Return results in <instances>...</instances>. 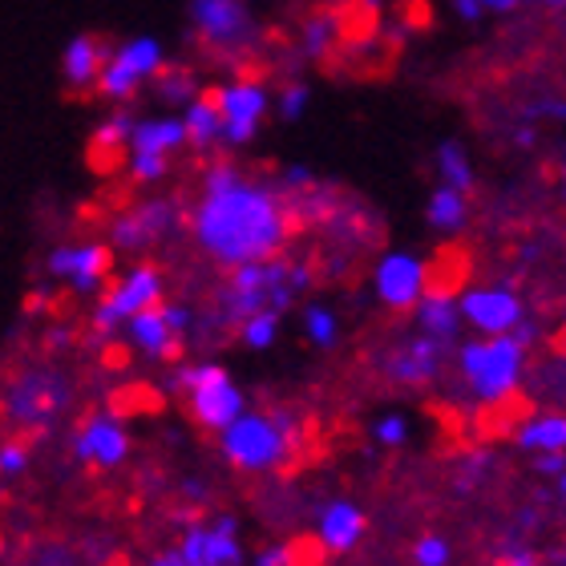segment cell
<instances>
[{
  "instance_id": "8",
  "label": "cell",
  "mask_w": 566,
  "mask_h": 566,
  "mask_svg": "<svg viewBox=\"0 0 566 566\" xmlns=\"http://www.w3.org/2000/svg\"><path fill=\"white\" fill-rule=\"evenodd\" d=\"M429 287H433V275L417 251H389L373 272V292L389 312H413Z\"/></svg>"
},
{
  "instance_id": "18",
  "label": "cell",
  "mask_w": 566,
  "mask_h": 566,
  "mask_svg": "<svg viewBox=\"0 0 566 566\" xmlns=\"http://www.w3.org/2000/svg\"><path fill=\"white\" fill-rule=\"evenodd\" d=\"M109 53H114V49H109L97 33L73 36L70 45H65V53H61L65 85H70V90H94L97 73H102V65L109 61Z\"/></svg>"
},
{
  "instance_id": "16",
  "label": "cell",
  "mask_w": 566,
  "mask_h": 566,
  "mask_svg": "<svg viewBox=\"0 0 566 566\" xmlns=\"http://www.w3.org/2000/svg\"><path fill=\"white\" fill-rule=\"evenodd\" d=\"M446 344L429 340V336H421L417 332L413 340H405L397 353L389 356V377L397 380V385H409V389H421V385H429V380L441 373V360H446Z\"/></svg>"
},
{
  "instance_id": "21",
  "label": "cell",
  "mask_w": 566,
  "mask_h": 566,
  "mask_svg": "<svg viewBox=\"0 0 566 566\" xmlns=\"http://www.w3.org/2000/svg\"><path fill=\"white\" fill-rule=\"evenodd\" d=\"M182 134H187V146L195 150H214L223 142V122H219V109H214L211 94L195 97L187 109H182Z\"/></svg>"
},
{
  "instance_id": "14",
  "label": "cell",
  "mask_w": 566,
  "mask_h": 566,
  "mask_svg": "<svg viewBox=\"0 0 566 566\" xmlns=\"http://www.w3.org/2000/svg\"><path fill=\"white\" fill-rule=\"evenodd\" d=\"M178 555L187 566H235L243 558V546H239L235 518H219L211 526L195 522L182 543H178Z\"/></svg>"
},
{
  "instance_id": "39",
  "label": "cell",
  "mask_w": 566,
  "mask_h": 566,
  "mask_svg": "<svg viewBox=\"0 0 566 566\" xmlns=\"http://www.w3.org/2000/svg\"><path fill=\"white\" fill-rule=\"evenodd\" d=\"M73 340H77V332H73L70 324H53V328L45 332V348H49V353H65Z\"/></svg>"
},
{
  "instance_id": "29",
  "label": "cell",
  "mask_w": 566,
  "mask_h": 566,
  "mask_svg": "<svg viewBox=\"0 0 566 566\" xmlns=\"http://www.w3.org/2000/svg\"><path fill=\"white\" fill-rule=\"evenodd\" d=\"M199 94H202V85L190 70H163L158 73V97H163L166 106H190Z\"/></svg>"
},
{
  "instance_id": "17",
  "label": "cell",
  "mask_w": 566,
  "mask_h": 566,
  "mask_svg": "<svg viewBox=\"0 0 566 566\" xmlns=\"http://www.w3.org/2000/svg\"><path fill=\"white\" fill-rule=\"evenodd\" d=\"M365 510L348 502V497H336L328 506L319 510V543L328 546L332 555H348L360 538H365Z\"/></svg>"
},
{
  "instance_id": "4",
  "label": "cell",
  "mask_w": 566,
  "mask_h": 566,
  "mask_svg": "<svg viewBox=\"0 0 566 566\" xmlns=\"http://www.w3.org/2000/svg\"><path fill=\"white\" fill-rule=\"evenodd\" d=\"M170 389L187 397V409L195 417V424L211 429V433H223L239 413H248L243 389L231 380V373L223 365H211V360L175 368L170 373Z\"/></svg>"
},
{
  "instance_id": "42",
  "label": "cell",
  "mask_w": 566,
  "mask_h": 566,
  "mask_svg": "<svg viewBox=\"0 0 566 566\" xmlns=\"http://www.w3.org/2000/svg\"><path fill=\"white\" fill-rule=\"evenodd\" d=\"M453 9H458V17H465V21H482V0H449Z\"/></svg>"
},
{
  "instance_id": "30",
  "label": "cell",
  "mask_w": 566,
  "mask_h": 566,
  "mask_svg": "<svg viewBox=\"0 0 566 566\" xmlns=\"http://www.w3.org/2000/svg\"><path fill=\"white\" fill-rule=\"evenodd\" d=\"M239 340L248 344L251 353H268L280 340V312H255L239 324Z\"/></svg>"
},
{
  "instance_id": "24",
  "label": "cell",
  "mask_w": 566,
  "mask_h": 566,
  "mask_svg": "<svg viewBox=\"0 0 566 566\" xmlns=\"http://www.w3.org/2000/svg\"><path fill=\"white\" fill-rule=\"evenodd\" d=\"M518 449H531V453H563L566 446V417L563 413H538L531 421L518 424L514 433Z\"/></svg>"
},
{
  "instance_id": "3",
  "label": "cell",
  "mask_w": 566,
  "mask_h": 566,
  "mask_svg": "<svg viewBox=\"0 0 566 566\" xmlns=\"http://www.w3.org/2000/svg\"><path fill=\"white\" fill-rule=\"evenodd\" d=\"M219 446H223V458L235 470H280L295 446V421L287 413H239L219 433Z\"/></svg>"
},
{
  "instance_id": "34",
  "label": "cell",
  "mask_w": 566,
  "mask_h": 566,
  "mask_svg": "<svg viewBox=\"0 0 566 566\" xmlns=\"http://www.w3.org/2000/svg\"><path fill=\"white\" fill-rule=\"evenodd\" d=\"M449 558H453L449 538H441V534H424V538H417V546H413L417 566H449Z\"/></svg>"
},
{
  "instance_id": "1",
  "label": "cell",
  "mask_w": 566,
  "mask_h": 566,
  "mask_svg": "<svg viewBox=\"0 0 566 566\" xmlns=\"http://www.w3.org/2000/svg\"><path fill=\"white\" fill-rule=\"evenodd\" d=\"M190 231L214 263L239 268V263L275 260L287 248L295 227L287 223L275 187L239 178L235 187L202 195V202L190 214Z\"/></svg>"
},
{
  "instance_id": "2",
  "label": "cell",
  "mask_w": 566,
  "mask_h": 566,
  "mask_svg": "<svg viewBox=\"0 0 566 566\" xmlns=\"http://www.w3.org/2000/svg\"><path fill=\"white\" fill-rule=\"evenodd\" d=\"M458 373L482 405L510 401L526 373V348L514 336H482L458 348Z\"/></svg>"
},
{
  "instance_id": "19",
  "label": "cell",
  "mask_w": 566,
  "mask_h": 566,
  "mask_svg": "<svg viewBox=\"0 0 566 566\" xmlns=\"http://www.w3.org/2000/svg\"><path fill=\"white\" fill-rule=\"evenodd\" d=\"M126 336H130L134 348H138L142 356H150V360H175V356L182 353V344H187V340H178L175 332L166 328L163 304L138 312V316L126 324Z\"/></svg>"
},
{
  "instance_id": "32",
  "label": "cell",
  "mask_w": 566,
  "mask_h": 566,
  "mask_svg": "<svg viewBox=\"0 0 566 566\" xmlns=\"http://www.w3.org/2000/svg\"><path fill=\"white\" fill-rule=\"evenodd\" d=\"M373 441L385 449H397L409 441V417L405 413H380L377 421H373Z\"/></svg>"
},
{
  "instance_id": "45",
  "label": "cell",
  "mask_w": 566,
  "mask_h": 566,
  "mask_svg": "<svg viewBox=\"0 0 566 566\" xmlns=\"http://www.w3.org/2000/svg\"><path fill=\"white\" fill-rule=\"evenodd\" d=\"M514 142H518V146H534V142H538V130L526 122V126H518V130H514Z\"/></svg>"
},
{
  "instance_id": "22",
  "label": "cell",
  "mask_w": 566,
  "mask_h": 566,
  "mask_svg": "<svg viewBox=\"0 0 566 566\" xmlns=\"http://www.w3.org/2000/svg\"><path fill=\"white\" fill-rule=\"evenodd\" d=\"M134 122H138V114H134L130 106H118L114 114H106V118L97 122V130H94V158L97 163L106 158V163L114 166L118 163V154L130 150Z\"/></svg>"
},
{
  "instance_id": "33",
  "label": "cell",
  "mask_w": 566,
  "mask_h": 566,
  "mask_svg": "<svg viewBox=\"0 0 566 566\" xmlns=\"http://www.w3.org/2000/svg\"><path fill=\"white\" fill-rule=\"evenodd\" d=\"M170 175V158H158V154H130V178L138 187H154Z\"/></svg>"
},
{
  "instance_id": "23",
  "label": "cell",
  "mask_w": 566,
  "mask_h": 566,
  "mask_svg": "<svg viewBox=\"0 0 566 566\" xmlns=\"http://www.w3.org/2000/svg\"><path fill=\"white\" fill-rule=\"evenodd\" d=\"M433 166H437V187L461 190V195H470V190H473V163H470V150H465V146H461L458 138H446L441 146H437Z\"/></svg>"
},
{
  "instance_id": "13",
  "label": "cell",
  "mask_w": 566,
  "mask_h": 566,
  "mask_svg": "<svg viewBox=\"0 0 566 566\" xmlns=\"http://www.w3.org/2000/svg\"><path fill=\"white\" fill-rule=\"evenodd\" d=\"M73 458L97 470H114L130 458V429L109 413H97L73 433Z\"/></svg>"
},
{
  "instance_id": "9",
  "label": "cell",
  "mask_w": 566,
  "mask_h": 566,
  "mask_svg": "<svg viewBox=\"0 0 566 566\" xmlns=\"http://www.w3.org/2000/svg\"><path fill=\"white\" fill-rule=\"evenodd\" d=\"M190 24L207 45L239 53L255 41V17L243 0H190Z\"/></svg>"
},
{
  "instance_id": "40",
  "label": "cell",
  "mask_w": 566,
  "mask_h": 566,
  "mask_svg": "<svg viewBox=\"0 0 566 566\" xmlns=\"http://www.w3.org/2000/svg\"><path fill=\"white\" fill-rule=\"evenodd\" d=\"M494 566H538V558H534L526 546H510V551H502V555H497Z\"/></svg>"
},
{
  "instance_id": "12",
  "label": "cell",
  "mask_w": 566,
  "mask_h": 566,
  "mask_svg": "<svg viewBox=\"0 0 566 566\" xmlns=\"http://www.w3.org/2000/svg\"><path fill=\"white\" fill-rule=\"evenodd\" d=\"M45 268L53 280L70 283L77 295H94L114 272V251L106 243H65V248L49 251Z\"/></svg>"
},
{
  "instance_id": "37",
  "label": "cell",
  "mask_w": 566,
  "mask_h": 566,
  "mask_svg": "<svg viewBox=\"0 0 566 566\" xmlns=\"http://www.w3.org/2000/svg\"><path fill=\"white\" fill-rule=\"evenodd\" d=\"M538 118H563V97H538L526 106V122H538Z\"/></svg>"
},
{
  "instance_id": "20",
  "label": "cell",
  "mask_w": 566,
  "mask_h": 566,
  "mask_svg": "<svg viewBox=\"0 0 566 566\" xmlns=\"http://www.w3.org/2000/svg\"><path fill=\"white\" fill-rule=\"evenodd\" d=\"M187 146V134H182V122L170 118V114H158V118H138L130 134V154H158V158H170L175 150Z\"/></svg>"
},
{
  "instance_id": "41",
  "label": "cell",
  "mask_w": 566,
  "mask_h": 566,
  "mask_svg": "<svg viewBox=\"0 0 566 566\" xmlns=\"http://www.w3.org/2000/svg\"><path fill=\"white\" fill-rule=\"evenodd\" d=\"M563 453H538V461H534V470L546 473V478H563Z\"/></svg>"
},
{
  "instance_id": "31",
  "label": "cell",
  "mask_w": 566,
  "mask_h": 566,
  "mask_svg": "<svg viewBox=\"0 0 566 566\" xmlns=\"http://www.w3.org/2000/svg\"><path fill=\"white\" fill-rule=\"evenodd\" d=\"M307 106H312V90H307L304 82L283 85L280 97H275V114H280L283 122H300L307 114Z\"/></svg>"
},
{
  "instance_id": "38",
  "label": "cell",
  "mask_w": 566,
  "mask_h": 566,
  "mask_svg": "<svg viewBox=\"0 0 566 566\" xmlns=\"http://www.w3.org/2000/svg\"><path fill=\"white\" fill-rule=\"evenodd\" d=\"M255 566H295V546L292 543L268 546V551H260Z\"/></svg>"
},
{
  "instance_id": "15",
  "label": "cell",
  "mask_w": 566,
  "mask_h": 566,
  "mask_svg": "<svg viewBox=\"0 0 566 566\" xmlns=\"http://www.w3.org/2000/svg\"><path fill=\"white\" fill-rule=\"evenodd\" d=\"M413 316H417L421 336L446 344V348L458 344L461 324H465V319H461V304H458V292H453V287H429V292L417 300Z\"/></svg>"
},
{
  "instance_id": "36",
  "label": "cell",
  "mask_w": 566,
  "mask_h": 566,
  "mask_svg": "<svg viewBox=\"0 0 566 566\" xmlns=\"http://www.w3.org/2000/svg\"><path fill=\"white\" fill-rule=\"evenodd\" d=\"M29 470V446L24 441H4L0 446V478H17Z\"/></svg>"
},
{
  "instance_id": "46",
  "label": "cell",
  "mask_w": 566,
  "mask_h": 566,
  "mask_svg": "<svg viewBox=\"0 0 566 566\" xmlns=\"http://www.w3.org/2000/svg\"><path fill=\"white\" fill-rule=\"evenodd\" d=\"M365 4H368V9H377V4H380V0H365Z\"/></svg>"
},
{
  "instance_id": "27",
  "label": "cell",
  "mask_w": 566,
  "mask_h": 566,
  "mask_svg": "<svg viewBox=\"0 0 566 566\" xmlns=\"http://www.w3.org/2000/svg\"><path fill=\"white\" fill-rule=\"evenodd\" d=\"M336 33H340V21H336V12L332 9H319V12H312L304 21V53L312 61H319V57H328L332 53V45H336Z\"/></svg>"
},
{
  "instance_id": "10",
  "label": "cell",
  "mask_w": 566,
  "mask_h": 566,
  "mask_svg": "<svg viewBox=\"0 0 566 566\" xmlns=\"http://www.w3.org/2000/svg\"><path fill=\"white\" fill-rule=\"evenodd\" d=\"M461 319L470 324L478 336H510L518 328V319L526 316L518 292L510 283H490V287H470L465 295H458Z\"/></svg>"
},
{
  "instance_id": "11",
  "label": "cell",
  "mask_w": 566,
  "mask_h": 566,
  "mask_svg": "<svg viewBox=\"0 0 566 566\" xmlns=\"http://www.w3.org/2000/svg\"><path fill=\"white\" fill-rule=\"evenodd\" d=\"M175 202L170 199H146L138 202L134 211L118 214L114 227H109V251H126V255H142V251H150L158 239H166L175 231Z\"/></svg>"
},
{
  "instance_id": "25",
  "label": "cell",
  "mask_w": 566,
  "mask_h": 566,
  "mask_svg": "<svg viewBox=\"0 0 566 566\" xmlns=\"http://www.w3.org/2000/svg\"><path fill=\"white\" fill-rule=\"evenodd\" d=\"M114 57H118L138 82H150V77H158V73L166 70V53L158 36H130L126 45L114 49Z\"/></svg>"
},
{
  "instance_id": "26",
  "label": "cell",
  "mask_w": 566,
  "mask_h": 566,
  "mask_svg": "<svg viewBox=\"0 0 566 566\" xmlns=\"http://www.w3.org/2000/svg\"><path fill=\"white\" fill-rule=\"evenodd\" d=\"M424 219L433 231H461L465 219H470V199L461 195V190H449V187H433L429 202H424Z\"/></svg>"
},
{
  "instance_id": "6",
  "label": "cell",
  "mask_w": 566,
  "mask_h": 566,
  "mask_svg": "<svg viewBox=\"0 0 566 566\" xmlns=\"http://www.w3.org/2000/svg\"><path fill=\"white\" fill-rule=\"evenodd\" d=\"M9 417L24 429H45L53 417L70 405V380L49 368H24L21 377L9 385Z\"/></svg>"
},
{
  "instance_id": "44",
  "label": "cell",
  "mask_w": 566,
  "mask_h": 566,
  "mask_svg": "<svg viewBox=\"0 0 566 566\" xmlns=\"http://www.w3.org/2000/svg\"><path fill=\"white\" fill-rule=\"evenodd\" d=\"M146 566H187V563H182V555H178V551H166V555H154Z\"/></svg>"
},
{
  "instance_id": "5",
  "label": "cell",
  "mask_w": 566,
  "mask_h": 566,
  "mask_svg": "<svg viewBox=\"0 0 566 566\" xmlns=\"http://www.w3.org/2000/svg\"><path fill=\"white\" fill-rule=\"evenodd\" d=\"M163 295H166L163 268H154V263H134L130 272L122 275V280L97 300L90 324H94V332H102V336H114V332H118L122 324H130L138 312L163 304Z\"/></svg>"
},
{
  "instance_id": "35",
  "label": "cell",
  "mask_w": 566,
  "mask_h": 566,
  "mask_svg": "<svg viewBox=\"0 0 566 566\" xmlns=\"http://www.w3.org/2000/svg\"><path fill=\"white\" fill-rule=\"evenodd\" d=\"M239 178H243V170H239L235 163H227V158H219V163H211L207 170H202V195H214V190L235 187Z\"/></svg>"
},
{
  "instance_id": "7",
  "label": "cell",
  "mask_w": 566,
  "mask_h": 566,
  "mask_svg": "<svg viewBox=\"0 0 566 566\" xmlns=\"http://www.w3.org/2000/svg\"><path fill=\"white\" fill-rule=\"evenodd\" d=\"M211 102L219 109V122H223L227 146H248L260 134V122L268 114V106H272V94L260 82H231L211 90Z\"/></svg>"
},
{
  "instance_id": "43",
  "label": "cell",
  "mask_w": 566,
  "mask_h": 566,
  "mask_svg": "<svg viewBox=\"0 0 566 566\" xmlns=\"http://www.w3.org/2000/svg\"><path fill=\"white\" fill-rule=\"evenodd\" d=\"M522 0H482V12H494V17H510V12L518 9Z\"/></svg>"
},
{
  "instance_id": "47",
  "label": "cell",
  "mask_w": 566,
  "mask_h": 566,
  "mask_svg": "<svg viewBox=\"0 0 566 566\" xmlns=\"http://www.w3.org/2000/svg\"><path fill=\"white\" fill-rule=\"evenodd\" d=\"M543 4H563V0H543Z\"/></svg>"
},
{
  "instance_id": "28",
  "label": "cell",
  "mask_w": 566,
  "mask_h": 566,
  "mask_svg": "<svg viewBox=\"0 0 566 566\" xmlns=\"http://www.w3.org/2000/svg\"><path fill=\"white\" fill-rule=\"evenodd\" d=\"M300 319H304V336L312 348H332L340 340V319H336V312L328 304H307L300 312Z\"/></svg>"
}]
</instances>
